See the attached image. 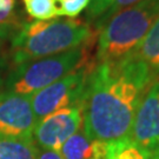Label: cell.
<instances>
[{"label":"cell","mask_w":159,"mask_h":159,"mask_svg":"<svg viewBox=\"0 0 159 159\" xmlns=\"http://www.w3.org/2000/svg\"><path fill=\"white\" fill-rule=\"evenodd\" d=\"M156 78L157 73L132 54L96 63L80 105L86 136L106 144L129 139L137 107Z\"/></svg>","instance_id":"1"},{"label":"cell","mask_w":159,"mask_h":159,"mask_svg":"<svg viewBox=\"0 0 159 159\" xmlns=\"http://www.w3.org/2000/svg\"><path fill=\"white\" fill-rule=\"evenodd\" d=\"M97 32L92 25L77 18H54L24 24L11 40L14 65L56 56L90 44Z\"/></svg>","instance_id":"2"},{"label":"cell","mask_w":159,"mask_h":159,"mask_svg":"<svg viewBox=\"0 0 159 159\" xmlns=\"http://www.w3.org/2000/svg\"><path fill=\"white\" fill-rule=\"evenodd\" d=\"M159 17V0H142L116 13L98 30L96 61L111 63L131 56Z\"/></svg>","instance_id":"3"},{"label":"cell","mask_w":159,"mask_h":159,"mask_svg":"<svg viewBox=\"0 0 159 159\" xmlns=\"http://www.w3.org/2000/svg\"><path fill=\"white\" fill-rule=\"evenodd\" d=\"M91 44L78 46L56 56L39 58L16 65L5 81L6 91L24 96H33L46 86L56 83L90 61L89 46Z\"/></svg>","instance_id":"4"},{"label":"cell","mask_w":159,"mask_h":159,"mask_svg":"<svg viewBox=\"0 0 159 159\" xmlns=\"http://www.w3.org/2000/svg\"><path fill=\"white\" fill-rule=\"evenodd\" d=\"M94 66L96 61L90 60L61 79L31 96V104L37 123L61 108L80 106L87 80Z\"/></svg>","instance_id":"5"},{"label":"cell","mask_w":159,"mask_h":159,"mask_svg":"<svg viewBox=\"0 0 159 159\" xmlns=\"http://www.w3.org/2000/svg\"><path fill=\"white\" fill-rule=\"evenodd\" d=\"M130 140L150 159H159V78L151 83L137 107Z\"/></svg>","instance_id":"6"},{"label":"cell","mask_w":159,"mask_h":159,"mask_svg":"<svg viewBox=\"0 0 159 159\" xmlns=\"http://www.w3.org/2000/svg\"><path fill=\"white\" fill-rule=\"evenodd\" d=\"M35 125L31 97L10 91L0 93V138L33 140Z\"/></svg>","instance_id":"7"},{"label":"cell","mask_w":159,"mask_h":159,"mask_svg":"<svg viewBox=\"0 0 159 159\" xmlns=\"http://www.w3.org/2000/svg\"><path fill=\"white\" fill-rule=\"evenodd\" d=\"M83 125L80 106L61 108L40 119L33 131V142L38 148L59 151L63 144Z\"/></svg>","instance_id":"8"},{"label":"cell","mask_w":159,"mask_h":159,"mask_svg":"<svg viewBox=\"0 0 159 159\" xmlns=\"http://www.w3.org/2000/svg\"><path fill=\"white\" fill-rule=\"evenodd\" d=\"M132 56L146 64L153 72H159V17Z\"/></svg>","instance_id":"9"},{"label":"cell","mask_w":159,"mask_h":159,"mask_svg":"<svg viewBox=\"0 0 159 159\" xmlns=\"http://www.w3.org/2000/svg\"><path fill=\"white\" fill-rule=\"evenodd\" d=\"M37 150L33 140L0 138V159H35Z\"/></svg>","instance_id":"10"},{"label":"cell","mask_w":159,"mask_h":159,"mask_svg":"<svg viewBox=\"0 0 159 159\" xmlns=\"http://www.w3.org/2000/svg\"><path fill=\"white\" fill-rule=\"evenodd\" d=\"M23 4L34 20H51L59 17L57 0H23Z\"/></svg>","instance_id":"11"},{"label":"cell","mask_w":159,"mask_h":159,"mask_svg":"<svg viewBox=\"0 0 159 159\" xmlns=\"http://www.w3.org/2000/svg\"><path fill=\"white\" fill-rule=\"evenodd\" d=\"M106 159H150L129 139L108 143Z\"/></svg>","instance_id":"12"},{"label":"cell","mask_w":159,"mask_h":159,"mask_svg":"<svg viewBox=\"0 0 159 159\" xmlns=\"http://www.w3.org/2000/svg\"><path fill=\"white\" fill-rule=\"evenodd\" d=\"M91 0H57L59 17L77 18L85 8L89 7Z\"/></svg>","instance_id":"13"},{"label":"cell","mask_w":159,"mask_h":159,"mask_svg":"<svg viewBox=\"0 0 159 159\" xmlns=\"http://www.w3.org/2000/svg\"><path fill=\"white\" fill-rule=\"evenodd\" d=\"M16 0H0V27L20 29L18 27V18L16 13Z\"/></svg>","instance_id":"14"},{"label":"cell","mask_w":159,"mask_h":159,"mask_svg":"<svg viewBox=\"0 0 159 159\" xmlns=\"http://www.w3.org/2000/svg\"><path fill=\"white\" fill-rule=\"evenodd\" d=\"M139 1H142V0H113V2L110 5V7L106 10V12H105L97 21L93 23V25H92L93 30H94L96 32H98V30L100 29L110 18L113 17L116 13H118L119 11L124 10V8L129 7V6L134 5V4L139 2Z\"/></svg>","instance_id":"15"},{"label":"cell","mask_w":159,"mask_h":159,"mask_svg":"<svg viewBox=\"0 0 159 159\" xmlns=\"http://www.w3.org/2000/svg\"><path fill=\"white\" fill-rule=\"evenodd\" d=\"M112 2L113 0H91L86 12V21L90 25H93V23L106 12Z\"/></svg>","instance_id":"16"},{"label":"cell","mask_w":159,"mask_h":159,"mask_svg":"<svg viewBox=\"0 0 159 159\" xmlns=\"http://www.w3.org/2000/svg\"><path fill=\"white\" fill-rule=\"evenodd\" d=\"M35 159H64V158L58 151L45 150V148H38L37 154H35Z\"/></svg>","instance_id":"17"},{"label":"cell","mask_w":159,"mask_h":159,"mask_svg":"<svg viewBox=\"0 0 159 159\" xmlns=\"http://www.w3.org/2000/svg\"><path fill=\"white\" fill-rule=\"evenodd\" d=\"M12 32H13V29H8V27H0V47H1L2 41H4L8 35H11Z\"/></svg>","instance_id":"18"},{"label":"cell","mask_w":159,"mask_h":159,"mask_svg":"<svg viewBox=\"0 0 159 159\" xmlns=\"http://www.w3.org/2000/svg\"><path fill=\"white\" fill-rule=\"evenodd\" d=\"M2 86H4V81H2V78H1V75H0V93H1V90H2Z\"/></svg>","instance_id":"19"}]
</instances>
